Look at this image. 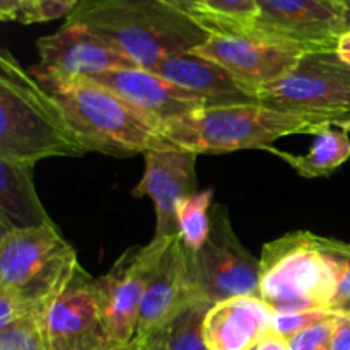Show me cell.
Returning a JSON list of instances; mask_svg holds the SVG:
<instances>
[{
	"label": "cell",
	"mask_w": 350,
	"mask_h": 350,
	"mask_svg": "<svg viewBox=\"0 0 350 350\" xmlns=\"http://www.w3.org/2000/svg\"><path fill=\"white\" fill-rule=\"evenodd\" d=\"M48 350H126L113 342L96 289V279L82 265L43 314Z\"/></svg>",
	"instance_id": "8fae6325"
},
{
	"label": "cell",
	"mask_w": 350,
	"mask_h": 350,
	"mask_svg": "<svg viewBox=\"0 0 350 350\" xmlns=\"http://www.w3.org/2000/svg\"><path fill=\"white\" fill-rule=\"evenodd\" d=\"M91 81L111 89L157 122L164 123L208 106L205 99L173 84L163 75L142 67H122L99 74Z\"/></svg>",
	"instance_id": "2e32d148"
},
{
	"label": "cell",
	"mask_w": 350,
	"mask_h": 350,
	"mask_svg": "<svg viewBox=\"0 0 350 350\" xmlns=\"http://www.w3.org/2000/svg\"><path fill=\"white\" fill-rule=\"evenodd\" d=\"M0 350H48L43 314H31L0 330Z\"/></svg>",
	"instance_id": "603a6c76"
},
{
	"label": "cell",
	"mask_w": 350,
	"mask_h": 350,
	"mask_svg": "<svg viewBox=\"0 0 350 350\" xmlns=\"http://www.w3.org/2000/svg\"><path fill=\"white\" fill-rule=\"evenodd\" d=\"M349 130L337 125H328L318 133L306 154L282 152L275 147H267V152H272L286 161L299 176L303 178H327L350 157Z\"/></svg>",
	"instance_id": "ffe728a7"
},
{
	"label": "cell",
	"mask_w": 350,
	"mask_h": 350,
	"mask_svg": "<svg viewBox=\"0 0 350 350\" xmlns=\"http://www.w3.org/2000/svg\"><path fill=\"white\" fill-rule=\"evenodd\" d=\"M255 101L282 111L338 118L350 113V65L335 50L310 51L289 74L256 91Z\"/></svg>",
	"instance_id": "ba28073f"
},
{
	"label": "cell",
	"mask_w": 350,
	"mask_h": 350,
	"mask_svg": "<svg viewBox=\"0 0 350 350\" xmlns=\"http://www.w3.org/2000/svg\"><path fill=\"white\" fill-rule=\"evenodd\" d=\"M154 72L205 99L208 106L256 103L224 67L195 51H185L166 58Z\"/></svg>",
	"instance_id": "ac0fdd59"
},
{
	"label": "cell",
	"mask_w": 350,
	"mask_h": 350,
	"mask_svg": "<svg viewBox=\"0 0 350 350\" xmlns=\"http://www.w3.org/2000/svg\"><path fill=\"white\" fill-rule=\"evenodd\" d=\"M65 23L84 26L133 65L152 72L163 60L193 51L211 36L161 0H81Z\"/></svg>",
	"instance_id": "6da1fadb"
},
{
	"label": "cell",
	"mask_w": 350,
	"mask_h": 350,
	"mask_svg": "<svg viewBox=\"0 0 350 350\" xmlns=\"http://www.w3.org/2000/svg\"><path fill=\"white\" fill-rule=\"evenodd\" d=\"M195 53L224 67L255 99L256 91L289 74L310 51L269 36L252 24L212 33Z\"/></svg>",
	"instance_id": "9c48e42d"
},
{
	"label": "cell",
	"mask_w": 350,
	"mask_h": 350,
	"mask_svg": "<svg viewBox=\"0 0 350 350\" xmlns=\"http://www.w3.org/2000/svg\"><path fill=\"white\" fill-rule=\"evenodd\" d=\"M130 350H167L166 349V334L157 337L147 338V340L132 342Z\"/></svg>",
	"instance_id": "d6a6232c"
},
{
	"label": "cell",
	"mask_w": 350,
	"mask_h": 350,
	"mask_svg": "<svg viewBox=\"0 0 350 350\" xmlns=\"http://www.w3.org/2000/svg\"><path fill=\"white\" fill-rule=\"evenodd\" d=\"M252 26L306 51L335 50L347 29L342 0H256Z\"/></svg>",
	"instance_id": "7c38bea8"
},
{
	"label": "cell",
	"mask_w": 350,
	"mask_h": 350,
	"mask_svg": "<svg viewBox=\"0 0 350 350\" xmlns=\"http://www.w3.org/2000/svg\"><path fill=\"white\" fill-rule=\"evenodd\" d=\"M197 303L191 291L188 250L176 236L161 255L147 284L132 342L164 335L188 306Z\"/></svg>",
	"instance_id": "4fadbf2b"
},
{
	"label": "cell",
	"mask_w": 350,
	"mask_h": 350,
	"mask_svg": "<svg viewBox=\"0 0 350 350\" xmlns=\"http://www.w3.org/2000/svg\"><path fill=\"white\" fill-rule=\"evenodd\" d=\"M31 74L60 105L88 152L130 157L171 147L161 132V122L111 89L91 79L62 77L38 65Z\"/></svg>",
	"instance_id": "7a4b0ae2"
},
{
	"label": "cell",
	"mask_w": 350,
	"mask_h": 350,
	"mask_svg": "<svg viewBox=\"0 0 350 350\" xmlns=\"http://www.w3.org/2000/svg\"><path fill=\"white\" fill-rule=\"evenodd\" d=\"M166 5L173 7L178 12L185 14L190 19H193L195 23L200 24L204 29H207L208 33H214L215 26H217V19H215L214 14L208 9L207 2L205 0H161Z\"/></svg>",
	"instance_id": "f1b7e54d"
},
{
	"label": "cell",
	"mask_w": 350,
	"mask_h": 350,
	"mask_svg": "<svg viewBox=\"0 0 350 350\" xmlns=\"http://www.w3.org/2000/svg\"><path fill=\"white\" fill-rule=\"evenodd\" d=\"M335 118L269 108L260 103L204 106L161 123L163 137L174 147L200 154L265 150L275 140L299 133H318Z\"/></svg>",
	"instance_id": "5b68a950"
},
{
	"label": "cell",
	"mask_w": 350,
	"mask_h": 350,
	"mask_svg": "<svg viewBox=\"0 0 350 350\" xmlns=\"http://www.w3.org/2000/svg\"><path fill=\"white\" fill-rule=\"evenodd\" d=\"M23 0H0V19L19 23Z\"/></svg>",
	"instance_id": "4dcf8cb0"
},
{
	"label": "cell",
	"mask_w": 350,
	"mask_h": 350,
	"mask_svg": "<svg viewBox=\"0 0 350 350\" xmlns=\"http://www.w3.org/2000/svg\"><path fill=\"white\" fill-rule=\"evenodd\" d=\"M126 350H130V349H126Z\"/></svg>",
	"instance_id": "74e56055"
},
{
	"label": "cell",
	"mask_w": 350,
	"mask_h": 350,
	"mask_svg": "<svg viewBox=\"0 0 350 350\" xmlns=\"http://www.w3.org/2000/svg\"><path fill=\"white\" fill-rule=\"evenodd\" d=\"M332 325V350H350V311L335 310Z\"/></svg>",
	"instance_id": "f546056e"
},
{
	"label": "cell",
	"mask_w": 350,
	"mask_h": 350,
	"mask_svg": "<svg viewBox=\"0 0 350 350\" xmlns=\"http://www.w3.org/2000/svg\"><path fill=\"white\" fill-rule=\"evenodd\" d=\"M214 190H200L178 204V236L190 252H198L211 234V211Z\"/></svg>",
	"instance_id": "44dd1931"
},
{
	"label": "cell",
	"mask_w": 350,
	"mask_h": 350,
	"mask_svg": "<svg viewBox=\"0 0 350 350\" xmlns=\"http://www.w3.org/2000/svg\"><path fill=\"white\" fill-rule=\"evenodd\" d=\"M334 317L291 337V350H332V328H334L332 321H334Z\"/></svg>",
	"instance_id": "83f0119b"
},
{
	"label": "cell",
	"mask_w": 350,
	"mask_h": 350,
	"mask_svg": "<svg viewBox=\"0 0 350 350\" xmlns=\"http://www.w3.org/2000/svg\"><path fill=\"white\" fill-rule=\"evenodd\" d=\"M188 269L195 299L211 308L231 297L258 296L260 260L241 245L221 204L211 211L205 245L198 252L188 250Z\"/></svg>",
	"instance_id": "52a82bcc"
},
{
	"label": "cell",
	"mask_w": 350,
	"mask_h": 350,
	"mask_svg": "<svg viewBox=\"0 0 350 350\" xmlns=\"http://www.w3.org/2000/svg\"><path fill=\"white\" fill-rule=\"evenodd\" d=\"M253 350H291V345L287 338L280 337L275 332H270Z\"/></svg>",
	"instance_id": "1f68e13d"
},
{
	"label": "cell",
	"mask_w": 350,
	"mask_h": 350,
	"mask_svg": "<svg viewBox=\"0 0 350 350\" xmlns=\"http://www.w3.org/2000/svg\"><path fill=\"white\" fill-rule=\"evenodd\" d=\"M335 51H337V55L340 57L342 62L350 65V27L344 31V34H342L340 40H338L337 46H335Z\"/></svg>",
	"instance_id": "836d02e7"
},
{
	"label": "cell",
	"mask_w": 350,
	"mask_h": 350,
	"mask_svg": "<svg viewBox=\"0 0 350 350\" xmlns=\"http://www.w3.org/2000/svg\"><path fill=\"white\" fill-rule=\"evenodd\" d=\"M88 154L64 109L31 72L0 55V159L34 166L48 157Z\"/></svg>",
	"instance_id": "3957f363"
},
{
	"label": "cell",
	"mask_w": 350,
	"mask_h": 350,
	"mask_svg": "<svg viewBox=\"0 0 350 350\" xmlns=\"http://www.w3.org/2000/svg\"><path fill=\"white\" fill-rule=\"evenodd\" d=\"M146 170L133 197H149L156 207L154 239H171L178 236V204L197 190L195 161L197 154L180 147L149 150L144 154Z\"/></svg>",
	"instance_id": "5bb4252c"
},
{
	"label": "cell",
	"mask_w": 350,
	"mask_h": 350,
	"mask_svg": "<svg viewBox=\"0 0 350 350\" xmlns=\"http://www.w3.org/2000/svg\"><path fill=\"white\" fill-rule=\"evenodd\" d=\"M81 0H23L21 24L48 23V21L67 17Z\"/></svg>",
	"instance_id": "4316f807"
},
{
	"label": "cell",
	"mask_w": 350,
	"mask_h": 350,
	"mask_svg": "<svg viewBox=\"0 0 350 350\" xmlns=\"http://www.w3.org/2000/svg\"><path fill=\"white\" fill-rule=\"evenodd\" d=\"M211 306L207 304H191L166 332L167 350H211L204 338V318Z\"/></svg>",
	"instance_id": "7402d4cb"
},
{
	"label": "cell",
	"mask_w": 350,
	"mask_h": 350,
	"mask_svg": "<svg viewBox=\"0 0 350 350\" xmlns=\"http://www.w3.org/2000/svg\"><path fill=\"white\" fill-rule=\"evenodd\" d=\"M335 314L334 310H310V311H289V313H275L272 318V330L280 337H294L299 332L330 320Z\"/></svg>",
	"instance_id": "484cf974"
},
{
	"label": "cell",
	"mask_w": 350,
	"mask_h": 350,
	"mask_svg": "<svg viewBox=\"0 0 350 350\" xmlns=\"http://www.w3.org/2000/svg\"><path fill=\"white\" fill-rule=\"evenodd\" d=\"M273 310L258 296L215 303L204 318V338L211 350H253L272 330Z\"/></svg>",
	"instance_id": "e0dca14e"
},
{
	"label": "cell",
	"mask_w": 350,
	"mask_h": 350,
	"mask_svg": "<svg viewBox=\"0 0 350 350\" xmlns=\"http://www.w3.org/2000/svg\"><path fill=\"white\" fill-rule=\"evenodd\" d=\"M33 167L0 159V231L55 224L38 197Z\"/></svg>",
	"instance_id": "d6986e66"
},
{
	"label": "cell",
	"mask_w": 350,
	"mask_h": 350,
	"mask_svg": "<svg viewBox=\"0 0 350 350\" xmlns=\"http://www.w3.org/2000/svg\"><path fill=\"white\" fill-rule=\"evenodd\" d=\"M340 310H344V311H350V303L349 304H345L344 308H340Z\"/></svg>",
	"instance_id": "8d00e7d4"
},
{
	"label": "cell",
	"mask_w": 350,
	"mask_h": 350,
	"mask_svg": "<svg viewBox=\"0 0 350 350\" xmlns=\"http://www.w3.org/2000/svg\"><path fill=\"white\" fill-rule=\"evenodd\" d=\"M318 243L334 269L335 280H337L334 310H340L350 303V245L321 236H318Z\"/></svg>",
	"instance_id": "cb8c5ba5"
},
{
	"label": "cell",
	"mask_w": 350,
	"mask_h": 350,
	"mask_svg": "<svg viewBox=\"0 0 350 350\" xmlns=\"http://www.w3.org/2000/svg\"><path fill=\"white\" fill-rule=\"evenodd\" d=\"M335 125L342 126V129H347L350 132V113H347V115L338 116V118H335Z\"/></svg>",
	"instance_id": "e575fe53"
},
{
	"label": "cell",
	"mask_w": 350,
	"mask_h": 350,
	"mask_svg": "<svg viewBox=\"0 0 350 350\" xmlns=\"http://www.w3.org/2000/svg\"><path fill=\"white\" fill-rule=\"evenodd\" d=\"M36 46L38 67L62 77L92 79L113 68L137 67L79 24L64 23L53 34L40 38Z\"/></svg>",
	"instance_id": "9a60e30c"
},
{
	"label": "cell",
	"mask_w": 350,
	"mask_h": 350,
	"mask_svg": "<svg viewBox=\"0 0 350 350\" xmlns=\"http://www.w3.org/2000/svg\"><path fill=\"white\" fill-rule=\"evenodd\" d=\"M171 239L152 238L149 245L126 250L105 275L96 279L106 328L120 349H130L146 287Z\"/></svg>",
	"instance_id": "30bf717a"
},
{
	"label": "cell",
	"mask_w": 350,
	"mask_h": 350,
	"mask_svg": "<svg viewBox=\"0 0 350 350\" xmlns=\"http://www.w3.org/2000/svg\"><path fill=\"white\" fill-rule=\"evenodd\" d=\"M335 294L334 269L317 234L294 231L263 246L258 297L275 313L334 310Z\"/></svg>",
	"instance_id": "8992f818"
},
{
	"label": "cell",
	"mask_w": 350,
	"mask_h": 350,
	"mask_svg": "<svg viewBox=\"0 0 350 350\" xmlns=\"http://www.w3.org/2000/svg\"><path fill=\"white\" fill-rule=\"evenodd\" d=\"M217 19L214 33L248 26L256 17V0H205Z\"/></svg>",
	"instance_id": "d4e9b609"
},
{
	"label": "cell",
	"mask_w": 350,
	"mask_h": 350,
	"mask_svg": "<svg viewBox=\"0 0 350 350\" xmlns=\"http://www.w3.org/2000/svg\"><path fill=\"white\" fill-rule=\"evenodd\" d=\"M79 265L55 224L0 231V330L44 314Z\"/></svg>",
	"instance_id": "277c9868"
},
{
	"label": "cell",
	"mask_w": 350,
	"mask_h": 350,
	"mask_svg": "<svg viewBox=\"0 0 350 350\" xmlns=\"http://www.w3.org/2000/svg\"><path fill=\"white\" fill-rule=\"evenodd\" d=\"M345 7V23H347V27H350V0H342Z\"/></svg>",
	"instance_id": "d590c367"
}]
</instances>
